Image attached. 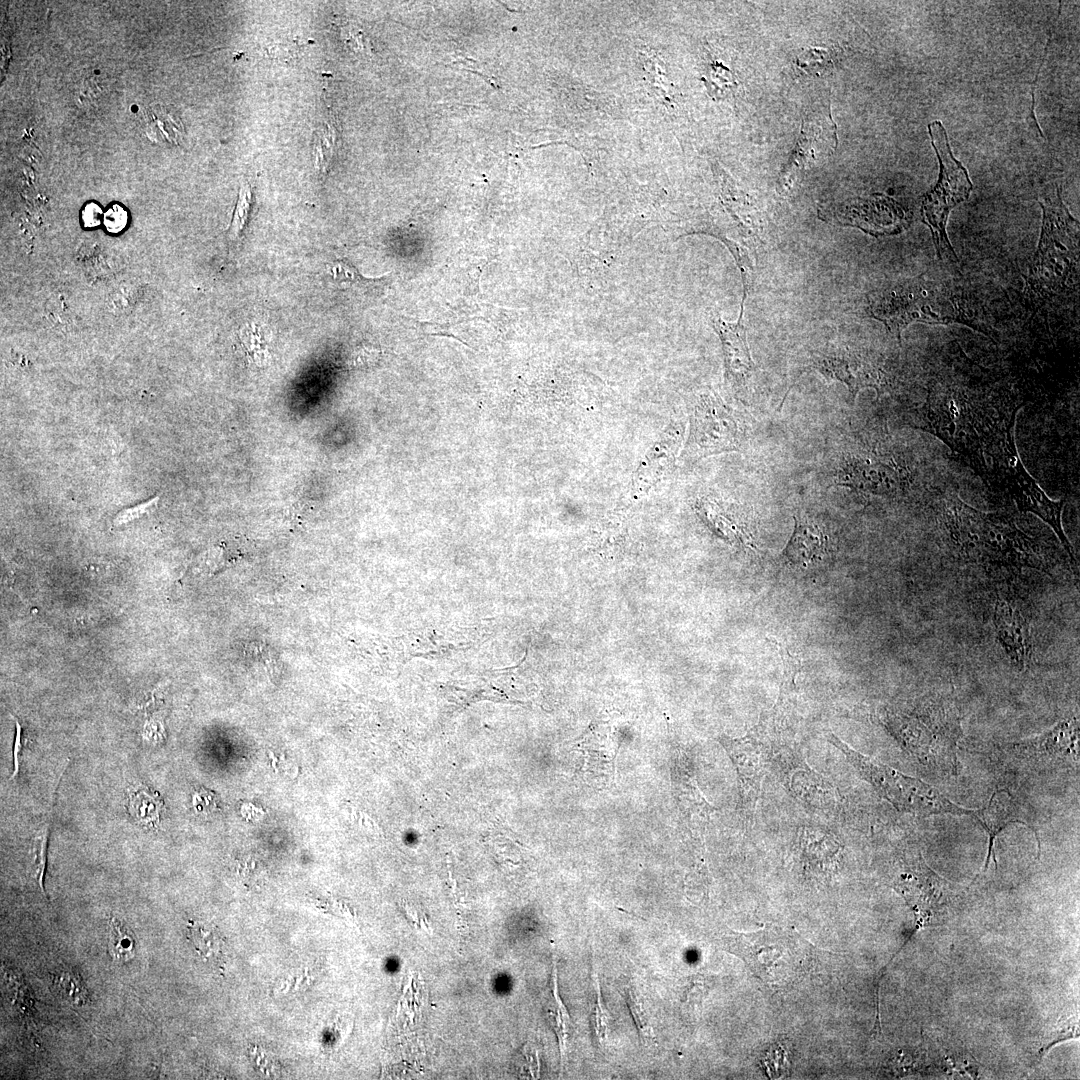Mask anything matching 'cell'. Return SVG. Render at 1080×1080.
Listing matches in <instances>:
<instances>
[{
  "label": "cell",
  "instance_id": "83f0119b",
  "mask_svg": "<svg viewBox=\"0 0 1080 1080\" xmlns=\"http://www.w3.org/2000/svg\"><path fill=\"white\" fill-rule=\"evenodd\" d=\"M110 953L117 961H127L134 956L135 939L132 931L119 919H111Z\"/></svg>",
  "mask_w": 1080,
  "mask_h": 1080
},
{
  "label": "cell",
  "instance_id": "4316f807",
  "mask_svg": "<svg viewBox=\"0 0 1080 1080\" xmlns=\"http://www.w3.org/2000/svg\"><path fill=\"white\" fill-rule=\"evenodd\" d=\"M556 969L553 973V988L549 999L548 1013L552 1026L558 1036L562 1061L567 1050L569 1035L572 1030V1022L557 992Z\"/></svg>",
  "mask_w": 1080,
  "mask_h": 1080
},
{
  "label": "cell",
  "instance_id": "7c38bea8",
  "mask_svg": "<svg viewBox=\"0 0 1080 1080\" xmlns=\"http://www.w3.org/2000/svg\"><path fill=\"white\" fill-rule=\"evenodd\" d=\"M739 441L737 423L727 406L714 396H702L692 414L686 453L702 458L737 451Z\"/></svg>",
  "mask_w": 1080,
  "mask_h": 1080
},
{
  "label": "cell",
  "instance_id": "8fae6325",
  "mask_svg": "<svg viewBox=\"0 0 1080 1080\" xmlns=\"http://www.w3.org/2000/svg\"><path fill=\"white\" fill-rule=\"evenodd\" d=\"M720 742L736 769L743 803L746 808L753 809L775 754L768 725L765 721L760 722L745 736L725 737Z\"/></svg>",
  "mask_w": 1080,
  "mask_h": 1080
},
{
  "label": "cell",
  "instance_id": "f35d334b",
  "mask_svg": "<svg viewBox=\"0 0 1080 1080\" xmlns=\"http://www.w3.org/2000/svg\"><path fill=\"white\" fill-rule=\"evenodd\" d=\"M157 500H158V498H154V499H152V500H150L148 502L137 505V506H135L133 508L123 510L122 512H120L115 517L114 524L115 525H122V524L130 522V521L142 516L148 510L155 507V505L157 504Z\"/></svg>",
  "mask_w": 1080,
  "mask_h": 1080
},
{
  "label": "cell",
  "instance_id": "5bb4252c",
  "mask_svg": "<svg viewBox=\"0 0 1080 1080\" xmlns=\"http://www.w3.org/2000/svg\"><path fill=\"white\" fill-rule=\"evenodd\" d=\"M976 819L988 836L987 855L984 869L986 871L991 859L997 869V859L994 850L995 840L1004 828L1013 823H1020L1029 827L1037 836L1040 853V840L1034 821L1030 818L1028 810L1020 799L1008 789H995L988 802L982 807L972 809L971 815Z\"/></svg>",
  "mask_w": 1080,
  "mask_h": 1080
},
{
  "label": "cell",
  "instance_id": "d4e9b609",
  "mask_svg": "<svg viewBox=\"0 0 1080 1080\" xmlns=\"http://www.w3.org/2000/svg\"><path fill=\"white\" fill-rule=\"evenodd\" d=\"M160 796L147 788H140L129 795V810L139 823L156 826L163 809Z\"/></svg>",
  "mask_w": 1080,
  "mask_h": 1080
},
{
  "label": "cell",
  "instance_id": "e575fe53",
  "mask_svg": "<svg viewBox=\"0 0 1080 1080\" xmlns=\"http://www.w3.org/2000/svg\"><path fill=\"white\" fill-rule=\"evenodd\" d=\"M329 272L331 273L333 280L338 284L344 286H352L361 281H370L373 279H366L360 275L356 268L346 261L339 260L329 265Z\"/></svg>",
  "mask_w": 1080,
  "mask_h": 1080
},
{
  "label": "cell",
  "instance_id": "8d00e7d4",
  "mask_svg": "<svg viewBox=\"0 0 1080 1080\" xmlns=\"http://www.w3.org/2000/svg\"><path fill=\"white\" fill-rule=\"evenodd\" d=\"M103 220L109 232L118 233L126 227L128 214L122 206L114 204L106 211Z\"/></svg>",
  "mask_w": 1080,
  "mask_h": 1080
},
{
  "label": "cell",
  "instance_id": "ba28073f",
  "mask_svg": "<svg viewBox=\"0 0 1080 1080\" xmlns=\"http://www.w3.org/2000/svg\"><path fill=\"white\" fill-rule=\"evenodd\" d=\"M1039 204L1043 219L1030 281L1040 289L1059 290L1078 269L1079 222L1065 206L1060 188Z\"/></svg>",
  "mask_w": 1080,
  "mask_h": 1080
},
{
  "label": "cell",
  "instance_id": "5b68a950",
  "mask_svg": "<svg viewBox=\"0 0 1080 1080\" xmlns=\"http://www.w3.org/2000/svg\"><path fill=\"white\" fill-rule=\"evenodd\" d=\"M719 941L723 949L743 959L772 988L787 986L801 978L814 960L810 942L794 930L775 925L749 933L727 929Z\"/></svg>",
  "mask_w": 1080,
  "mask_h": 1080
},
{
  "label": "cell",
  "instance_id": "b9f144b4",
  "mask_svg": "<svg viewBox=\"0 0 1080 1080\" xmlns=\"http://www.w3.org/2000/svg\"><path fill=\"white\" fill-rule=\"evenodd\" d=\"M14 720H15V725H16V735H15L14 747H13L14 770H13V773H12V775L10 777L11 779H14L16 777V775L19 773L20 756H21V750H22V727H21L19 721L16 718H14Z\"/></svg>",
  "mask_w": 1080,
  "mask_h": 1080
},
{
  "label": "cell",
  "instance_id": "3957f363",
  "mask_svg": "<svg viewBox=\"0 0 1080 1080\" xmlns=\"http://www.w3.org/2000/svg\"><path fill=\"white\" fill-rule=\"evenodd\" d=\"M944 524L959 553L983 564L1037 567L1031 539L1004 513H985L957 496L944 505Z\"/></svg>",
  "mask_w": 1080,
  "mask_h": 1080
},
{
  "label": "cell",
  "instance_id": "d590c367",
  "mask_svg": "<svg viewBox=\"0 0 1080 1080\" xmlns=\"http://www.w3.org/2000/svg\"><path fill=\"white\" fill-rule=\"evenodd\" d=\"M764 1062L771 1077H780L788 1069L787 1051L782 1046H773L769 1048Z\"/></svg>",
  "mask_w": 1080,
  "mask_h": 1080
},
{
  "label": "cell",
  "instance_id": "8992f818",
  "mask_svg": "<svg viewBox=\"0 0 1080 1080\" xmlns=\"http://www.w3.org/2000/svg\"><path fill=\"white\" fill-rule=\"evenodd\" d=\"M826 738L845 755L857 773L897 810L920 816L971 815L972 809L953 803L927 782L863 755L833 733H828Z\"/></svg>",
  "mask_w": 1080,
  "mask_h": 1080
},
{
  "label": "cell",
  "instance_id": "74e56055",
  "mask_svg": "<svg viewBox=\"0 0 1080 1080\" xmlns=\"http://www.w3.org/2000/svg\"><path fill=\"white\" fill-rule=\"evenodd\" d=\"M709 75L714 91L720 89L722 91L721 93H725L724 91L730 90L736 85L730 71L721 65H712Z\"/></svg>",
  "mask_w": 1080,
  "mask_h": 1080
},
{
  "label": "cell",
  "instance_id": "d6a6232c",
  "mask_svg": "<svg viewBox=\"0 0 1080 1080\" xmlns=\"http://www.w3.org/2000/svg\"><path fill=\"white\" fill-rule=\"evenodd\" d=\"M56 986L67 1001L82 1005L86 1000V989L81 977L74 971H61L55 980Z\"/></svg>",
  "mask_w": 1080,
  "mask_h": 1080
},
{
  "label": "cell",
  "instance_id": "f546056e",
  "mask_svg": "<svg viewBox=\"0 0 1080 1080\" xmlns=\"http://www.w3.org/2000/svg\"><path fill=\"white\" fill-rule=\"evenodd\" d=\"M55 792H56V790H55ZM54 798H55V793H54L53 801H52V803L50 805V809L46 813V817H45V819H44V821H43V823L41 825V828L38 830V832H37V834L35 835V838H34V848H33V850H34V856H35L36 874H37V878H38V883H39L43 893H45V888H44V884H43L44 882L43 881H44L45 868H46L48 837H49V833H50V830H51V823L53 821Z\"/></svg>",
  "mask_w": 1080,
  "mask_h": 1080
},
{
  "label": "cell",
  "instance_id": "9c48e42d",
  "mask_svg": "<svg viewBox=\"0 0 1080 1080\" xmlns=\"http://www.w3.org/2000/svg\"><path fill=\"white\" fill-rule=\"evenodd\" d=\"M994 482L1013 499L1021 512L1035 514L1048 524L1058 537L1071 561H1075L1073 547L1067 538L1062 513L1065 500H1052L1026 470L1018 454L1014 428L1007 432L1002 445L991 462L987 483Z\"/></svg>",
  "mask_w": 1080,
  "mask_h": 1080
},
{
  "label": "cell",
  "instance_id": "4fadbf2b",
  "mask_svg": "<svg viewBox=\"0 0 1080 1080\" xmlns=\"http://www.w3.org/2000/svg\"><path fill=\"white\" fill-rule=\"evenodd\" d=\"M837 144L836 126L829 108L807 113L794 151L780 177V190L787 192L805 169L831 155Z\"/></svg>",
  "mask_w": 1080,
  "mask_h": 1080
},
{
  "label": "cell",
  "instance_id": "4dcf8cb0",
  "mask_svg": "<svg viewBox=\"0 0 1080 1080\" xmlns=\"http://www.w3.org/2000/svg\"><path fill=\"white\" fill-rule=\"evenodd\" d=\"M596 999L591 1008L590 1023L593 1040L599 1048H603L608 1040L610 1018L603 1005L600 984L596 977Z\"/></svg>",
  "mask_w": 1080,
  "mask_h": 1080
},
{
  "label": "cell",
  "instance_id": "277c9868",
  "mask_svg": "<svg viewBox=\"0 0 1080 1080\" xmlns=\"http://www.w3.org/2000/svg\"><path fill=\"white\" fill-rule=\"evenodd\" d=\"M881 721L923 766L955 770L956 746L962 731L954 706L943 701H922L909 709H886Z\"/></svg>",
  "mask_w": 1080,
  "mask_h": 1080
},
{
  "label": "cell",
  "instance_id": "44dd1931",
  "mask_svg": "<svg viewBox=\"0 0 1080 1080\" xmlns=\"http://www.w3.org/2000/svg\"><path fill=\"white\" fill-rule=\"evenodd\" d=\"M794 530L785 549L784 560L793 565L808 567L821 560L827 547V537L813 522L794 517Z\"/></svg>",
  "mask_w": 1080,
  "mask_h": 1080
},
{
  "label": "cell",
  "instance_id": "cb8c5ba5",
  "mask_svg": "<svg viewBox=\"0 0 1080 1080\" xmlns=\"http://www.w3.org/2000/svg\"><path fill=\"white\" fill-rule=\"evenodd\" d=\"M618 990L623 995L627 1006L632 1014L635 1025L638 1029L640 1039L648 1045L655 1041V1035L650 1023L648 1011L645 1007L643 997L637 986L627 977H623L618 982Z\"/></svg>",
  "mask_w": 1080,
  "mask_h": 1080
},
{
  "label": "cell",
  "instance_id": "6da1fadb",
  "mask_svg": "<svg viewBox=\"0 0 1080 1080\" xmlns=\"http://www.w3.org/2000/svg\"><path fill=\"white\" fill-rule=\"evenodd\" d=\"M1018 409H1004L997 399L962 386L937 384L916 427L943 441L986 482L991 460L1014 428Z\"/></svg>",
  "mask_w": 1080,
  "mask_h": 1080
},
{
  "label": "cell",
  "instance_id": "30bf717a",
  "mask_svg": "<svg viewBox=\"0 0 1080 1080\" xmlns=\"http://www.w3.org/2000/svg\"><path fill=\"white\" fill-rule=\"evenodd\" d=\"M997 756L1009 766L1034 772L1078 768L1079 719L1066 718L1039 735L1000 746Z\"/></svg>",
  "mask_w": 1080,
  "mask_h": 1080
},
{
  "label": "cell",
  "instance_id": "2e32d148",
  "mask_svg": "<svg viewBox=\"0 0 1080 1080\" xmlns=\"http://www.w3.org/2000/svg\"><path fill=\"white\" fill-rule=\"evenodd\" d=\"M849 212V225L875 237L898 234L911 222L909 215L895 200L882 194L853 202Z\"/></svg>",
  "mask_w": 1080,
  "mask_h": 1080
},
{
  "label": "cell",
  "instance_id": "836d02e7",
  "mask_svg": "<svg viewBox=\"0 0 1080 1080\" xmlns=\"http://www.w3.org/2000/svg\"><path fill=\"white\" fill-rule=\"evenodd\" d=\"M795 64L805 73L819 74L832 66L833 59L826 50L809 48L797 56Z\"/></svg>",
  "mask_w": 1080,
  "mask_h": 1080
},
{
  "label": "cell",
  "instance_id": "1f68e13d",
  "mask_svg": "<svg viewBox=\"0 0 1080 1080\" xmlns=\"http://www.w3.org/2000/svg\"><path fill=\"white\" fill-rule=\"evenodd\" d=\"M251 201V187L247 182H244L240 187L232 222L229 227L228 236L230 240L236 241L243 232L249 217Z\"/></svg>",
  "mask_w": 1080,
  "mask_h": 1080
},
{
  "label": "cell",
  "instance_id": "ab89813d",
  "mask_svg": "<svg viewBox=\"0 0 1080 1080\" xmlns=\"http://www.w3.org/2000/svg\"><path fill=\"white\" fill-rule=\"evenodd\" d=\"M102 209L96 203H88L82 210L81 218L86 228L95 227L101 223Z\"/></svg>",
  "mask_w": 1080,
  "mask_h": 1080
},
{
  "label": "cell",
  "instance_id": "9a60e30c",
  "mask_svg": "<svg viewBox=\"0 0 1080 1080\" xmlns=\"http://www.w3.org/2000/svg\"><path fill=\"white\" fill-rule=\"evenodd\" d=\"M683 439V427L673 422L661 433L639 462L632 476V495L645 496L671 472Z\"/></svg>",
  "mask_w": 1080,
  "mask_h": 1080
},
{
  "label": "cell",
  "instance_id": "484cf974",
  "mask_svg": "<svg viewBox=\"0 0 1080 1080\" xmlns=\"http://www.w3.org/2000/svg\"><path fill=\"white\" fill-rule=\"evenodd\" d=\"M188 937L194 944L197 952L205 959L219 958L222 952L223 941L217 931L208 924L196 922L188 928Z\"/></svg>",
  "mask_w": 1080,
  "mask_h": 1080
},
{
  "label": "cell",
  "instance_id": "ffe728a7",
  "mask_svg": "<svg viewBox=\"0 0 1080 1080\" xmlns=\"http://www.w3.org/2000/svg\"><path fill=\"white\" fill-rule=\"evenodd\" d=\"M847 484L875 494H889L904 486L901 468L892 461L857 459L849 466Z\"/></svg>",
  "mask_w": 1080,
  "mask_h": 1080
},
{
  "label": "cell",
  "instance_id": "7402d4cb",
  "mask_svg": "<svg viewBox=\"0 0 1080 1080\" xmlns=\"http://www.w3.org/2000/svg\"><path fill=\"white\" fill-rule=\"evenodd\" d=\"M792 774L791 785L796 795L804 799L806 803L817 807H825L833 799L831 785L811 769Z\"/></svg>",
  "mask_w": 1080,
  "mask_h": 1080
},
{
  "label": "cell",
  "instance_id": "52a82bcc",
  "mask_svg": "<svg viewBox=\"0 0 1080 1080\" xmlns=\"http://www.w3.org/2000/svg\"><path fill=\"white\" fill-rule=\"evenodd\" d=\"M927 128L939 162V175L935 186L922 198L921 217L930 230L938 258L955 262L957 257L948 238L947 221L951 210L969 198L973 184L967 169L953 155L942 122L935 120Z\"/></svg>",
  "mask_w": 1080,
  "mask_h": 1080
},
{
  "label": "cell",
  "instance_id": "f1b7e54d",
  "mask_svg": "<svg viewBox=\"0 0 1080 1080\" xmlns=\"http://www.w3.org/2000/svg\"><path fill=\"white\" fill-rule=\"evenodd\" d=\"M337 142V132L332 122L323 123L315 133L314 153L316 166L324 172L334 155Z\"/></svg>",
  "mask_w": 1080,
  "mask_h": 1080
},
{
  "label": "cell",
  "instance_id": "e0dca14e",
  "mask_svg": "<svg viewBox=\"0 0 1080 1080\" xmlns=\"http://www.w3.org/2000/svg\"><path fill=\"white\" fill-rule=\"evenodd\" d=\"M812 367L828 380L844 383L853 398L864 387L879 390L881 385L877 370L849 349L835 348L818 353L813 359Z\"/></svg>",
  "mask_w": 1080,
  "mask_h": 1080
},
{
  "label": "cell",
  "instance_id": "603a6c76",
  "mask_svg": "<svg viewBox=\"0 0 1080 1080\" xmlns=\"http://www.w3.org/2000/svg\"><path fill=\"white\" fill-rule=\"evenodd\" d=\"M147 135L157 141L177 143L183 134L180 118L173 110L157 105L149 108L146 115Z\"/></svg>",
  "mask_w": 1080,
  "mask_h": 1080
},
{
  "label": "cell",
  "instance_id": "7a4b0ae2",
  "mask_svg": "<svg viewBox=\"0 0 1080 1080\" xmlns=\"http://www.w3.org/2000/svg\"><path fill=\"white\" fill-rule=\"evenodd\" d=\"M868 313L898 340L911 323H961L982 330L960 290L947 280L924 274L873 292Z\"/></svg>",
  "mask_w": 1080,
  "mask_h": 1080
},
{
  "label": "cell",
  "instance_id": "d6986e66",
  "mask_svg": "<svg viewBox=\"0 0 1080 1080\" xmlns=\"http://www.w3.org/2000/svg\"><path fill=\"white\" fill-rule=\"evenodd\" d=\"M743 304L742 300L740 317L736 323H726L721 319L714 322V327L722 341L726 376L735 388L745 387L755 370L746 331L742 325Z\"/></svg>",
  "mask_w": 1080,
  "mask_h": 1080
},
{
  "label": "cell",
  "instance_id": "60d3db41",
  "mask_svg": "<svg viewBox=\"0 0 1080 1080\" xmlns=\"http://www.w3.org/2000/svg\"><path fill=\"white\" fill-rule=\"evenodd\" d=\"M1078 1031H1079V1028H1078L1077 1024H1073L1071 1026L1065 1027L1064 1029L1060 1030L1057 1033V1035L1054 1036V1038L1052 1040H1050L1047 1043V1045L1044 1046L1040 1050V1052H1039L1040 1053V1058L1056 1043L1067 1040V1039H1070V1038L1078 1037Z\"/></svg>",
  "mask_w": 1080,
  "mask_h": 1080
},
{
  "label": "cell",
  "instance_id": "ac0fdd59",
  "mask_svg": "<svg viewBox=\"0 0 1080 1080\" xmlns=\"http://www.w3.org/2000/svg\"><path fill=\"white\" fill-rule=\"evenodd\" d=\"M998 642L1011 662L1023 668L1031 658L1032 639L1029 625L1020 611L1008 602L999 600L994 610Z\"/></svg>",
  "mask_w": 1080,
  "mask_h": 1080
}]
</instances>
